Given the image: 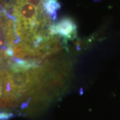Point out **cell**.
<instances>
[{
  "instance_id": "2",
  "label": "cell",
  "mask_w": 120,
  "mask_h": 120,
  "mask_svg": "<svg viewBox=\"0 0 120 120\" xmlns=\"http://www.w3.org/2000/svg\"><path fill=\"white\" fill-rule=\"evenodd\" d=\"M14 21L6 12L0 8V58L7 57V53L13 43Z\"/></svg>"
},
{
  "instance_id": "4",
  "label": "cell",
  "mask_w": 120,
  "mask_h": 120,
  "mask_svg": "<svg viewBox=\"0 0 120 120\" xmlns=\"http://www.w3.org/2000/svg\"><path fill=\"white\" fill-rule=\"evenodd\" d=\"M4 0H0V7H1V5L4 4Z\"/></svg>"
},
{
  "instance_id": "1",
  "label": "cell",
  "mask_w": 120,
  "mask_h": 120,
  "mask_svg": "<svg viewBox=\"0 0 120 120\" xmlns=\"http://www.w3.org/2000/svg\"><path fill=\"white\" fill-rule=\"evenodd\" d=\"M59 7L57 0H11L5 8H11L14 33L20 43L13 47L15 56L21 57L32 54L31 45L39 40V30L49 23L50 17Z\"/></svg>"
},
{
  "instance_id": "3",
  "label": "cell",
  "mask_w": 120,
  "mask_h": 120,
  "mask_svg": "<svg viewBox=\"0 0 120 120\" xmlns=\"http://www.w3.org/2000/svg\"><path fill=\"white\" fill-rule=\"evenodd\" d=\"M75 31V26L69 20H64L60 22L53 28L55 33L59 34L62 37H65L70 39L74 36Z\"/></svg>"
}]
</instances>
